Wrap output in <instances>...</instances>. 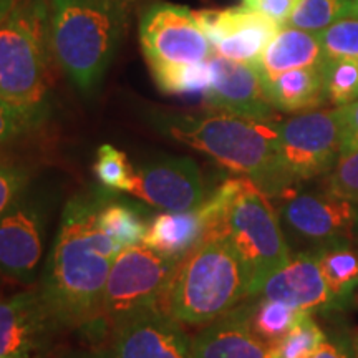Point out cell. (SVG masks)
<instances>
[{
  "label": "cell",
  "mask_w": 358,
  "mask_h": 358,
  "mask_svg": "<svg viewBox=\"0 0 358 358\" xmlns=\"http://www.w3.org/2000/svg\"><path fill=\"white\" fill-rule=\"evenodd\" d=\"M181 259L168 257L145 243L123 249L111 264L96 322L118 327L161 303Z\"/></svg>",
  "instance_id": "obj_7"
},
{
  "label": "cell",
  "mask_w": 358,
  "mask_h": 358,
  "mask_svg": "<svg viewBox=\"0 0 358 358\" xmlns=\"http://www.w3.org/2000/svg\"><path fill=\"white\" fill-rule=\"evenodd\" d=\"M252 307L232 308L191 340L192 358H268L271 345L254 332Z\"/></svg>",
  "instance_id": "obj_18"
},
{
  "label": "cell",
  "mask_w": 358,
  "mask_h": 358,
  "mask_svg": "<svg viewBox=\"0 0 358 358\" xmlns=\"http://www.w3.org/2000/svg\"><path fill=\"white\" fill-rule=\"evenodd\" d=\"M98 227L110 237L118 252L131 245L141 244L145 239L148 224L141 214L127 203L101 201L96 214Z\"/></svg>",
  "instance_id": "obj_23"
},
{
  "label": "cell",
  "mask_w": 358,
  "mask_h": 358,
  "mask_svg": "<svg viewBox=\"0 0 358 358\" xmlns=\"http://www.w3.org/2000/svg\"><path fill=\"white\" fill-rule=\"evenodd\" d=\"M203 237H222L237 250L250 272V295L290 261L280 219L268 196L249 178L224 181L199 206Z\"/></svg>",
  "instance_id": "obj_3"
},
{
  "label": "cell",
  "mask_w": 358,
  "mask_h": 358,
  "mask_svg": "<svg viewBox=\"0 0 358 358\" xmlns=\"http://www.w3.org/2000/svg\"><path fill=\"white\" fill-rule=\"evenodd\" d=\"M337 108L342 128V155H345L358 150V98Z\"/></svg>",
  "instance_id": "obj_35"
},
{
  "label": "cell",
  "mask_w": 358,
  "mask_h": 358,
  "mask_svg": "<svg viewBox=\"0 0 358 358\" xmlns=\"http://www.w3.org/2000/svg\"><path fill=\"white\" fill-rule=\"evenodd\" d=\"M65 358H115L111 350H93V352H75Z\"/></svg>",
  "instance_id": "obj_37"
},
{
  "label": "cell",
  "mask_w": 358,
  "mask_h": 358,
  "mask_svg": "<svg viewBox=\"0 0 358 358\" xmlns=\"http://www.w3.org/2000/svg\"><path fill=\"white\" fill-rule=\"evenodd\" d=\"M307 358H357L352 338H327Z\"/></svg>",
  "instance_id": "obj_36"
},
{
  "label": "cell",
  "mask_w": 358,
  "mask_h": 358,
  "mask_svg": "<svg viewBox=\"0 0 358 358\" xmlns=\"http://www.w3.org/2000/svg\"><path fill=\"white\" fill-rule=\"evenodd\" d=\"M352 343H353V350H355V355H357V358H358V332L353 334Z\"/></svg>",
  "instance_id": "obj_39"
},
{
  "label": "cell",
  "mask_w": 358,
  "mask_h": 358,
  "mask_svg": "<svg viewBox=\"0 0 358 358\" xmlns=\"http://www.w3.org/2000/svg\"><path fill=\"white\" fill-rule=\"evenodd\" d=\"M30 173L19 158L0 151V216L29 187Z\"/></svg>",
  "instance_id": "obj_31"
},
{
  "label": "cell",
  "mask_w": 358,
  "mask_h": 358,
  "mask_svg": "<svg viewBox=\"0 0 358 358\" xmlns=\"http://www.w3.org/2000/svg\"><path fill=\"white\" fill-rule=\"evenodd\" d=\"M329 338L319 324L307 313L284 337L271 343L268 358H307Z\"/></svg>",
  "instance_id": "obj_28"
},
{
  "label": "cell",
  "mask_w": 358,
  "mask_h": 358,
  "mask_svg": "<svg viewBox=\"0 0 358 358\" xmlns=\"http://www.w3.org/2000/svg\"><path fill=\"white\" fill-rule=\"evenodd\" d=\"M155 123L173 140L208 155L221 166L254 181L267 196L287 191L279 173V122L244 118L224 111L156 115Z\"/></svg>",
  "instance_id": "obj_2"
},
{
  "label": "cell",
  "mask_w": 358,
  "mask_h": 358,
  "mask_svg": "<svg viewBox=\"0 0 358 358\" xmlns=\"http://www.w3.org/2000/svg\"><path fill=\"white\" fill-rule=\"evenodd\" d=\"M194 17L214 55L243 64H254L282 27L244 6L194 10Z\"/></svg>",
  "instance_id": "obj_13"
},
{
  "label": "cell",
  "mask_w": 358,
  "mask_h": 358,
  "mask_svg": "<svg viewBox=\"0 0 358 358\" xmlns=\"http://www.w3.org/2000/svg\"><path fill=\"white\" fill-rule=\"evenodd\" d=\"M325 62L319 35L284 25L250 65L257 70L262 83H266L289 70L322 66Z\"/></svg>",
  "instance_id": "obj_19"
},
{
  "label": "cell",
  "mask_w": 358,
  "mask_h": 358,
  "mask_svg": "<svg viewBox=\"0 0 358 358\" xmlns=\"http://www.w3.org/2000/svg\"><path fill=\"white\" fill-rule=\"evenodd\" d=\"M350 15H353V0H301L285 25L319 34Z\"/></svg>",
  "instance_id": "obj_25"
},
{
  "label": "cell",
  "mask_w": 358,
  "mask_h": 358,
  "mask_svg": "<svg viewBox=\"0 0 358 358\" xmlns=\"http://www.w3.org/2000/svg\"><path fill=\"white\" fill-rule=\"evenodd\" d=\"M279 219L294 241L313 245L355 244L358 206L330 191L282 192Z\"/></svg>",
  "instance_id": "obj_10"
},
{
  "label": "cell",
  "mask_w": 358,
  "mask_h": 358,
  "mask_svg": "<svg viewBox=\"0 0 358 358\" xmlns=\"http://www.w3.org/2000/svg\"><path fill=\"white\" fill-rule=\"evenodd\" d=\"M327 191L358 204V150L340 156L327 178Z\"/></svg>",
  "instance_id": "obj_32"
},
{
  "label": "cell",
  "mask_w": 358,
  "mask_h": 358,
  "mask_svg": "<svg viewBox=\"0 0 358 358\" xmlns=\"http://www.w3.org/2000/svg\"><path fill=\"white\" fill-rule=\"evenodd\" d=\"M301 0H243V6L252 8L284 27Z\"/></svg>",
  "instance_id": "obj_34"
},
{
  "label": "cell",
  "mask_w": 358,
  "mask_h": 358,
  "mask_svg": "<svg viewBox=\"0 0 358 358\" xmlns=\"http://www.w3.org/2000/svg\"><path fill=\"white\" fill-rule=\"evenodd\" d=\"M262 299L280 301L306 312L338 310L320 272L315 249L290 257L284 267L264 282Z\"/></svg>",
  "instance_id": "obj_17"
},
{
  "label": "cell",
  "mask_w": 358,
  "mask_h": 358,
  "mask_svg": "<svg viewBox=\"0 0 358 358\" xmlns=\"http://www.w3.org/2000/svg\"><path fill=\"white\" fill-rule=\"evenodd\" d=\"M268 101L284 113L319 110L327 101L322 66L295 69L264 83Z\"/></svg>",
  "instance_id": "obj_20"
},
{
  "label": "cell",
  "mask_w": 358,
  "mask_h": 358,
  "mask_svg": "<svg viewBox=\"0 0 358 358\" xmlns=\"http://www.w3.org/2000/svg\"><path fill=\"white\" fill-rule=\"evenodd\" d=\"M325 285L342 310L358 287V248L355 244H332L315 249Z\"/></svg>",
  "instance_id": "obj_22"
},
{
  "label": "cell",
  "mask_w": 358,
  "mask_h": 358,
  "mask_svg": "<svg viewBox=\"0 0 358 358\" xmlns=\"http://www.w3.org/2000/svg\"><path fill=\"white\" fill-rule=\"evenodd\" d=\"M153 78L161 92L168 95L203 96L211 83L209 60L198 65L176 66V69L155 71Z\"/></svg>",
  "instance_id": "obj_27"
},
{
  "label": "cell",
  "mask_w": 358,
  "mask_h": 358,
  "mask_svg": "<svg viewBox=\"0 0 358 358\" xmlns=\"http://www.w3.org/2000/svg\"><path fill=\"white\" fill-rule=\"evenodd\" d=\"M138 0H50L53 58L80 92L101 83Z\"/></svg>",
  "instance_id": "obj_4"
},
{
  "label": "cell",
  "mask_w": 358,
  "mask_h": 358,
  "mask_svg": "<svg viewBox=\"0 0 358 358\" xmlns=\"http://www.w3.org/2000/svg\"><path fill=\"white\" fill-rule=\"evenodd\" d=\"M62 327L40 289L0 302V358H47Z\"/></svg>",
  "instance_id": "obj_12"
},
{
  "label": "cell",
  "mask_w": 358,
  "mask_h": 358,
  "mask_svg": "<svg viewBox=\"0 0 358 358\" xmlns=\"http://www.w3.org/2000/svg\"><path fill=\"white\" fill-rule=\"evenodd\" d=\"M250 297V272L222 237H203L181 259L161 299L179 324L208 325Z\"/></svg>",
  "instance_id": "obj_5"
},
{
  "label": "cell",
  "mask_w": 358,
  "mask_h": 358,
  "mask_svg": "<svg viewBox=\"0 0 358 358\" xmlns=\"http://www.w3.org/2000/svg\"><path fill=\"white\" fill-rule=\"evenodd\" d=\"M353 15L358 17V0H353Z\"/></svg>",
  "instance_id": "obj_40"
},
{
  "label": "cell",
  "mask_w": 358,
  "mask_h": 358,
  "mask_svg": "<svg viewBox=\"0 0 358 358\" xmlns=\"http://www.w3.org/2000/svg\"><path fill=\"white\" fill-rule=\"evenodd\" d=\"M15 2L17 0H0V24H2L3 19H6V15L10 12V8L13 7V3Z\"/></svg>",
  "instance_id": "obj_38"
},
{
  "label": "cell",
  "mask_w": 358,
  "mask_h": 358,
  "mask_svg": "<svg viewBox=\"0 0 358 358\" xmlns=\"http://www.w3.org/2000/svg\"><path fill=\"white\" fill-rule=\"evenodd\" d=\"M327 101L343 106L358 98V62L327 60L322 65Z\"/></svg>",
  "instance_id": "obj_29"
},
{
  "label": "cell",
  "mask_w": 358,
  "mask_h": 358,
  "mask_svg": "<svg viewBox=\"0 0 358 358\" xmlns=\"http://www.w3.org/2000/svg\"><path fill=\"white\" fill-rule=\"evenodd\" d=\"M111 352L115 358H192L189 337L159 306L115 327Z\"/></svg>",
  "instance_id": "obj_16"
},
{
  "label": "cell",
  "mask_w": 358,
  "mask_h": 358,
  "mask_svg": "<svg viewBox=\"0 0 358 358\" xmlns=\"http://www.w3.org/2000/svg\"><path fill=\"white\" fill-rule=\"evenodd\" d=\"M140 43L151 73L203 64L214 55L194 12L166 2H156L143 12Z\"/></svg>",
  "instance_id": "obj_9"
},
{
  "label": "cell",
  "mask_w": 358,
  "mask_h": 358,
  "mask_svg": "<svg viewBox=\"0 0 358 358\" xmlns=\"http://www.w3.org/2000/svg\"><path fill=\"white\" fill-rule=\"evenodd\" d=\"M103 199L75 198L66 204L40 285L62 329L88 327L100 317L101 297L118 250L96 224Z\"/></svg>",
  "instance_id": "obj_1"
},
{
  "label": "cell",
  "mask_w": 358,
  "mask_h": 358,
  "mask_svg": "<svg viewBox=\"0 0 358 358\" xmlns=\"http://www.w3.org/2000/svg\"><path fill=\"white\" fill-rule=\"evenodd\" d=\"M38 127L40 123L37 120L0 98V146L19 140L20 136L34 131Z\"/></svg>",
  "instance_id": "obj_33"
},
{
  "label": "cell",
  "mask_w": 358,
  "mask_h": 358,
  "mask_svg": "<svg viewBox=\"0 0 358 358\" xmlns=\"http://www.w3.org/2000/svg\"><path fill=\"white\" fill-rule=\"evenodd\" d=\"M43 204L29 187L0 216V275L32 284L43 256Z\"/></svg>",
  "instance_id": "obj_11"
},
{
  "label": "cell",
  "mask_w": 358,
  "mask_h": 358,
  "mask_svg": "<svg viewBox=\"0 0 358 358\" xmlns=\"http://www.w3.org/2000/svg\"><path fill=\"white\" fill-rule=\"evenodd\" d=\"M93 173L101 189L110 192H131L134 185V168L128 156L111 145H101L96 151Z\"/></svg>",
  "instance_id": "obj_26"
},
{
  "label": "cell",
  "mask_w": 358,
  "mask_h": 358,
  "mask_svg": "<svg viewBox=\"0 0 358 358\" xmlns=\"http://www.w3.org/2000/svg\"><path fill=\"white\" fill-rule=\"evenodd\" d=\"M325 60L358 62V17L350 15L317 34Z\"/></svg>",
  "instance_id": "obj_30"
},
{
  "label": "cell",
  "mask_w": 358,
  "mask_h": 358,
  "mask_svg": "<svg viewBox=\"0 0 358 358\" xmlns=\"http://www.w3.org/2000/svg\"><path fill=\"white\" fill-rule=\"evenodd\" d=\"M209 69L211 83L204 95L209 108L244 118L275 122L277 110L268 101L262 80L252 65L213 55Z\"/></svg>",
  "instance_id": "obj_15"
},
{
  "label": "cell",
  "mask_w": 358,
  "mask_h": 358,
  "mask_svg": "<svg viewBox=\"0 0 358 358\" xmlns=\"http://www.w3.org/2000/svg\"><path fill=\"white\" fill-rule=\"evenodd\" d=\"M204 224L199 209L171 213L164 211L151 219L143 243L168 257L182 259L199 244Z\"/></svg>",
  "instance_id": "obj_21"
},
{
  "label": "cell",
  "mask_w": 358,
  "mask_h": 358,
  "mask_svg": "<svg viewBox=\"0 0 358 358\" xmlns=\"http://www.w3.org/2000/svg\"><path fill=\"white\" fill-rule=\"evenodd\" d=\"M307 313L310 312L299 310L280 301L261 299V302L252 307V312H250V324H252L254 332L271 345L290 332Z\"/></svg>",
  "instance_id": "obj_24"
},
{
  "label": "cell",
  "mask_w": 358,
  "mask_h": 358,
  "mask_svg": "<svg viewBox=\"0 0 358 358\" xmlns=\"http://www.w3.org/2000/svg\"><path fill=\"white\" fill-rule=\"evenodd\" d=\"M50 0H17L0 24V98L42 124L50 96Z\"/></svg>",
  "instance_id": "obj_6"
},
{
  "label": "cell",
  "mask_w": 358,
  "mask_h": 358,
  "mask_svg": "<svg viewBox=\"0 0 358 358\" xmlns=\"http://www.w3.org/2000/svg\"><path fill=\"white\" fill-rule=\"evenodd\" d=\"M342 156L338 108L312 110L279 122V173L287 189L329 174Z\"/></svg>",
  "instance_id": "obj_8"
},
{
  "label": "cell",
  "mask_w": 358,
  "mask_h": 358,
  "mask_svg": "<svg viewBox=\"0 0 358 358\" xmlns=\"http://www.w3.org/2000/svg\"><path fill=\"white\" fill-rule=\"evenodd\" d=\"M129 194L161 211H191L204 201L203 176L191 158H166L134 168Z\"/></svg>",
  "instance_id": "obj_14"
}]
</instances>
